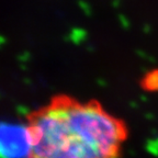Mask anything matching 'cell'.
<instances>
[{
  "mask_svg": "<svg viewBox=\"0 0 158 158\" xmlns=\"http://www.w3.org/2000/svg\"><path fill=\"white\" fill-rule=\"evenodd\" d=\"M31 158H118L124 125L94 102L56 98L29 121Z\"/></svg>",
  "mask_w": 158,
  "mask_h": 158,
  "instance_id": "cell-1",
  "label": "cell"
},
{
  "mask_svg": "<svg viewBox=\"0 0 158 158\" xmlns=\"http://www.w3.org/2000/svg\"><path fill=\"white\" fill-rule=\"evenodd\" d=\"M32 136L29 123H0V158H31Z\"/></svg>",
  "mask_w": 158,
  "mask_h": 158,
  "instance_id": "cell-2",
  "label": "cell"
},
{
  "mask_svg": "<svg viewBox=\"0 0 158 158\" xmlns=\"http://www.w3.org/2000/svg\"><path fill=\"white\" fill-rule=\"evenodd\" d=\"M149 88H158V73L149 75Z\"/></svg>",
  "mask_w": 158,
  "mask_h": 158,
  "instance_id": "cell-3",
  "label": "cell"
}]
</instances>
